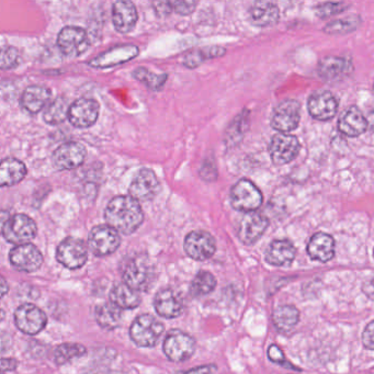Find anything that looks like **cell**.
Masks as SVG:
<instances>
[{
  "instance_id": "obj_25",
  "label": "cell",
  "mask_w": 374,
  "mask_h": 374,
  "mask_svg": "<svg viewBox=\"0 0 374 374\" xmlns=\"http://www.w3.org/2000/svg\"><path fill=\"white\" fill-rule=\"evenodd\" d=\"M308 254L316 262H329L335 256V241L328 234H314L308 245Z\"/></svg>"
},
{
  "instance_id": "obj_45",
  "label": "cell",
  "mask_w": 374,
  "mask_h": 374,
  "mask_svg": "<svg viewBox=\"0 0 374 374\" xmlns=\"http://www.w3.org/2000/svg\"><path fill=\"white\" fill-rule=\"evenodd\" d=\"M154 6L155 11L159 17H165L170 15L174 9H172V1H158V3H153Z\"/></svg>"
},
{
  "instance_id": "obj_32",
  "label": "cell",
  "mask_w": 374,
  "mask_h": 374,
  "mask_svg": "<svg viewBox=\"0 0 374 374\" xmlns=\"http://www.w3.org/2000/svg\"><path fill=\"white\" fill-rule=\"evenodd\" d=\"M272 318L278 331L285 333L291 331L299 323L300 312L292 305H281L274 310Z\"/></svg>"
},
{
  "instance_id": "obj_7",
  "label": "cell",
  "mask_w": 374,
  "mask_h": 374,
  "mask_svg": "<svg viewBox=\"0 0 374 374\" xmlns=\"http://www.w3.org/2000/svg\"><path fill=\"white\" fill-rule=\"evenodd\" d=\"M231 204L241 212H256L262 204V195L254 182L247 179L236 182L231 190Z\"/></svg>"
},
{
  "instance_id": "obj_34",
  "label": "cell",
  "mask_w": 374,
  "mask_h": 374,
  "mask_svg": "<svg viewBox=\"0 0 374 374\" xmlns=\"http://www.w3.org/2000/svg\"><path fill=\"white\" fill-rule=\"evenodd\" d=\"M87 352L80 343H66L57 347L53 354V360L57 366H64L75 359L80 358Z\"/></svg>"
},
{
  "instance_id": "obj_20",
  "label": "cell",
  "mask_w": 374,
  "mask_h": 374,
  "mask_svg": "<svg viewBox=\"0 0 374 374\" xmlns=\"http://www.w3.org/2000/svg\"><path fill=\"white\" fill-rule=\"evenodd\" d=\"M137 55H139V47L135 45H132V44L117 45L91 59L89 65L96 68H108V67L117 66V65L128 62Z\"/></svg>"
},
{
  "instance_id": "obj_2",
  "label": "cell",
  "mask_w": 374,
  "mask_h": 374,
  "mask_svg": "<svg viewBox=\"0 0 374 374\" xmlns=\"http://www.w3.org/2000/svg\"><path fill=\"white\" fill-rule=\"evenodd\" d=\"M124 283L135 290L137 292L145 291L151 287L154 280V267L149 257L139 255L126 262L122 272Z\"/></svg>"
},
{
  "instance_id": "obj_31",
  "label": "cell",
  "mask_w": 374,
  "mask_h": 374,
  "mask_svg": "<svg viewBox=\"0 0 374 374\" xmlns=\"http://www.w3.org/2000/svg\"><path fill=\"white\" fill-rule=\"evenodd\" d=\"M122 318L121 308L113 303H103L96 308V320L103 329L113 331L119 327Z\"/></svg>"
},
{
  "instance_id": "obj_3",
  "label": "cell",
  "mask_w": 374,
  "mask_h": 374,
  "mask_svg": "<svg viewBox=\"0 0 374 374\" xmlns=\"http://www.w3.org/2000/svg\"><path fill=\"white\" fill-rule=\"evenodd\" d=\"M3 239L17 246L29 244L36 236V222L26 214H15L3 220L1 227Z\"/></svg>"
},
{
  "instance_id": "obj_33",
  "label": "cell",
  "mask_w": 374,
  "mask_h": 374,
  "mask_svg": "<svg viewBox=\"0 0 374 374\" xmlns=\"http://www.w3.org/2000/svg\"><path fill=\"white\" fill-rule=\"evenodd\" d=\"M70 105L67 103L66 99L59 97L57 98L53 103L47 105V108L44 111L43 120L47 124L57 126L61 124L68 118Z\"/></svg>"
},
{
  "instance_id": "obj_18",
  "label": "cell",
  "mask_w": 374,
  "mask_h": 374,
  "mask_svg": "<svg viewBox=\"0 0 374 374\" xmlns=\"http://www.w3.org/2000/svg\"><path fill=\"white\" fill-rule=\"evenodd\" d=\"M308 112L315 120L328 121L333 119L338 110V101L327 90H318L311 95L308 103Z\"/></svg>"
},
{
  "instance_id": "obj_48",
  "label": "cell",
  "mask_w": 374,
  "mask_h": 374,
  "mask_svg": "<svg viewBox=\"0 0 374 374\" xmlns=\"http://www.w3.org/2000/svg\"><path fill=\"white\" fill-rule=\"evenodd\" d=\"M366 120H368L369 128H371L372 131H374V111L373 112H370L369 117Z\"/></svg>"
},
{
  "instance_id": "obj_24",
  "label": "cell",
  "mask_w": 374,
  "mask_h": 374,
  "mask_svg": "<svg viewBox=\"0 0 374 374\" xmlns=\"http://www.w3.org/2000/svg\"><path fill=\"white\" fill-rule=\"evenodd\" d=\"M295 247L287 239L272 241L267 249L266 262L274 267H287L295 258Z\"/></svg>"
},
{
  "instance_id": "obj_39",
  "label": "cell",
  "mask_w": 374,
  "mask_h": 374,
  "mask_svg": "<svg viewBox=\"0 0 374 374\" xmlns=\"http://www.w3.org/2000/svg\"><path fill=\"white\" fill-rule=\"evenodd\" d=\"M19 64V51L16 47H6L1 51L0 65L3 70H11Z\"/></svg>"
},
{
  "instance_id": "obj_5",
  "label": "cell",
  "mask_w": 374,
  "mask_h": 374,
  "mask_svg": "<svg viewBox=\"0 0 374 374\" xmlns=\"http://www.w3.org/2000/svg\"><path fill=\"white\" fill-rule=\"evenodd\" d=\"M163 349L170 361H187L195 354V341L193 336L185 331L172 329L167 334Z\"/></svg>"
},
{
  "instance_id": "obj_14",
  "label": "cell",
  "mask_w": 374,
  "mask_h": 374,
  "mask_svg": "<svg viewBox=\"0 0 374 374\" xmlns=\"http://www.w3.org/2000/svg\"><path fill=\"white\" fill-rule=\"evenodd\" d=\"M160 184L153 170L143 168L140 170L128 188L130 197L139 202L151 201L158 195Z\"/></svg>"
},
{
  "instance_id": "obj_11",
  "label": "cell",
  "mask_w": 374,
  "mask_h": 374,
  "mask_svg": "<svg viewBox=\"0 0 374 374\" xmlns=\"http://www.w3.org/2000/svg\"><path fill=\"white\" fill-rule=\"evenodd\" d=\"M57 47L66 57H80L89 47L87 32L80 27H65L57 36Z\"/></svg>"
},
{
  "instance_id": "obj_47",
  "label": "cell",
  "mask_w": 374,
  "mask_h": 374,
  "mask_svg": "<svg viewBox=\"0 0 374 374\" xmlns=\"http://www.w3.org/2000/svg\"><path fill=\"white\" fill-rule=\"evenodd\" d=\"M17 366H18V362L15 359L3 358L1 360V370H3V373L6 371H13V370L16 369Z\"/></svg>"
},
{
  "instance_id": "obj_40",
  "label": "cell",
  "mask_w": 374,
  "mask_h": 374,
  "mask_svg": "<svg viewBox=\"0 0 374 374\" xmlns=\"http://www.w3.org/2000/svg\"><path fill=\"white\" fill-rule=\"evenodd\" d=\"M347 5L345 3H324L316 7L315 13L320 18L325 19L327 17L335 16L337 13H343Z\"/></svg>"
},
{
  "instance_id": "obj_17",
  "label": "cell",
  "mask_w": 374,
  "mask_h": 374,
  "mask_svg": "<svg viewBox=\"0 0 374 374\" xmlns=\"http://www.w3.org/2000/svg\"><path fill=\"white\" fill-rule=\"evenodd\" d=\"M268 225L269 220L262 213H246L239 222V239L245 245H253L264 235Z\"/></svg>"
},
{
  "instance_id": "obj_42",
  "label": "cell",
  "mask_w": 374,
  "mask_h": 374,
  "mask_svg": "<svg viewBox=\"0 0 374 374\" xmlns=\"http://www.w3.org/2000/svg\"><path fill=\"white\" fill-rule=\"evenodd\" d=\"M172 9L182 16L193 13L197 7V3H193V1H172Z\"/></svg>"
},
{
  "instance_id": "obj_30",
  "label": "cell",
  "mask_w": 374,
  "mask_h": 374,
  "mask_svg": "<svg viewBox=\"0 0 374 374\" xmlns=\"http://www.w3.org/2000/svg\"><path fill=\"white\" fill-rule=\"evenodd\" d=\"M110 301L121 310H132L141 304V295L126 283H118L111 290Z\"/></svg>"
},
{
  "instance_id": "obj_29",
  "label": "cell",
  "mask_w": 374,
  "mask_h": 374,
  "mask_svg": "<svg viewBox=\"0 0 374 374\" xmlns=\"http://www.w3.org/2000/svg\"><path fill=\"white\" fill-rule=\"evenodd\" d=\"M279 15V8L272 3L259 1L249 9V17L253 24L262 28L277 24Z\"/></svg>"
},
{
  "instance_id": "obj_23",
  "label": "cell",
  "mask_w": 374,
  "mask_h": 374,
  "mask_svg": "<svg viewBox=\"0 0 374 374\" xmlns=\"http://www.w3.org/2000/svg\"><path fill=\"white\" fill-rule=\"evenodd\" d=\"M368 128V120L357 107L346 109L339 118L338 130L349 137L361 135Z\"/></svg>"
},
{
  "instance_id": "obj_28",
  "label": "cell",
  "mask_w": 374,
  "mask_h": 374,
  "mask_svg": "<svg viewBox=\"0 0 374 374\" xmlns=\"http://www.w3.org/2000/svg\"><path fill=\"white\" fill-rule=\"evenodd\" d=\"M26 165L16 158H5L0 164V185L10 187L17 185L27 176Z\"/></svg>"
},
{
  "instance_id": "obj_38",
  "label": "cell",
  "mask_w": 374,
  "mask_h": 374,
  "mask_svg": "<svg viewBox=\"0 0 374 374\" xmlns=\"http://www.w3.org/2000/svg\"><path fill=\"white\" fill-rule=\"evenodd\" d=\"M133 76L136 80L144 82L151 90L160 89L167 80L166 74L156 75L154 73L149 72V70L144 68V67L136 68L135 72L133 73Z\"/></svg>"
},
{
  "instance_id": "obj_49",
  "label": "cell",
  "mask_w": 374,
  "mask_h": 374,
  "mask_svg": "<svg viewBox=\"0 0 374 374\" xmlns=\"http://www.w3.org/2000/svg\"><path fill=\"white\" fill-rule=\"evenodd\" d=\"M1 282H3V285H1V287H3V290H1V293H3V295H6V293H7V290H8V285H7V282H6L5 278H3L1 279Z\"/></svg>"
},
{
  "instance_id": "obj_27",
  "label": "cell",
  "mask_w": 374,
  "mask_h": 374,
  "mask_svg": "<svg viewBox=\"0 0 374 374\" xmlns=\"http://www.w3.org/2000/svg\"><path fill=\"white\" fill-rule=\"evenodd\" d=\"M351 70H352V65L348 59H343V57H325L318 64L320 76L328 82L341 80Z\"/></svg>"
},
{
  "instance_id": "obj_19",
  "label": "cell",
  "mask_w": 374,
  "mask_h": 374,
  "mask_svg": "<svg viewBox=\"0 0 374 374\" xmlns=\"http://www.w3.org/2000/svg\"><path fill=\"white\" fill-rule=\"evenodd\" d=\"M86 158V149L76 142L62 144L55 149L53 162L59 170H70L77 168Z\"/></svg>"
},
{
  "instance_id": "obj_12",
  "label": "cell",
  "mask_w": 374,
  "mask_h": 374,
  "mask_svg": "<svg viewBox=\"0 0 374 374\" xmlns=\"http://www.w3.org/2000/svg\"><path fill=\"white\" fill-rule=\"evenodd\" d=\"M301 105L297 100L282 101L272 112L271 126L276 131L287 134L300 124Z\"/></svg>"
},
{
  "instance_id": "obj_13",
  "label": "cell",
  "mask_w": 374,
  "mask_h": 374,
  "mask_svg": "<svg viewBox=\"0 0 374 374\" xmlns=\"http://www.w3.org/2000/svg\"><path fill=\"white\" fill-rule=\"evenodd\" d=\"M184 248L190 258L204 262L216 254V241L208 232L193 231L186 237Z\"/></svg>"
},
{
  "instance_id": "obj_22",
  "label": "cell",
  "mask_w": 374,
  "mask_h": 374,
  "mask_svg": "<svg viewBox=\"0 0 374 374\" xmlns=\"http://www.w3.org/2000/svg\"><path fill=\"white\" fill-rule=\"evenodd\" d=\"M137 10L131 1H116L112 6V21L117 31L120 33H128L133 30L137 22Z\"/></svg>"
},
{
  "instance_id": "obj_8",
  "label": "cell",
  "mask_w": 374,
  "mask_h": 374,
  "mask_svg": "<svg viewBox=\"0 0 374 374\" xmlns=\"http://www.w3.org/2000/svg\"><path fill=\"white\" fill-rule=\"evenodd\" d=\"M57 259L67 269H80L88 260L87 245L82 239L67 237L57 247Z\"/></svg>"
},
{
  "instance_id": "obj_1",
  "label": "cell",
  "mask_w": 374,
  "mask_h": 374,
  "mask_svg": "<svg viewBox=\"0 0 374 374\" xmlns=\"http://www.w3.org/2000/svg\"><path fill=\"white\" fill-rule=\"evenodd\" d=\"M105 222L119 233L130 235L139 230L144 213L139 201L130 195L113 197L105 211Z\"/></svg>"
},
{
  "instance_id": "obj_36",
  "label": "cell",
  "mask_w": 374,
  "mask_h": 374,
  "mask_svg": "<svg viewBox=\"0 0 374 374\" xmlns=\"http://www.w3.org/2000/svg\"><path fill=\"white\" fill-rule=\"evenodd\" d=\"M216 287V279L211 272L200 271L193 278L190 285V293L193 297L208 295Z\"/></svg>"
},
{
  "instance_id": "obj_35",
  "label": "cell",
  "mask_w": 374,
  "mask_h": 374,
  "mask_svg": "<svg viewBox=\"0 0 374 374\" xmlns=\"http://www.w3.org/2000/svg\"><path fill=\"white\" fill-rule=\"evenodd\" d=\"M226 50L220 47H204V49L195 50L190 52L184 59V65L189 68H195L199 65L202 64L207 59H216V57H223Z\"/></svg>"
},
{
  "instance_id": "obj_16",
  "label": "cell",
  "mask_w": 374,
  "mask_h": 374,
  "mask_svg": "<svg viewBox=\"0 0 374 374\" xmlns=\"http://www.w3.org/2000/svg\"><path fill=\"white\" fill-rule=\"evenodd\" d=\"M9 260L16 269L22 272L36 271L44 262L41 251L32 244H24L11 249Z\"/></svg>"
},
{
  "instance_id": "obj_43",
  "label": "cell",
  "mask_w": 374,
  "mask_h": 374,
  "mask_svg": "<svg viewBox=\"0 0 374 374\" xmlns=\"http://www.w3.org/2000/svg\"><path fill=\"white\" fill-rule=\"evenodd\" d=\"M362 343L366 349L374 350V320L368 324L362 334Z\"/></svg>"
},
{
  "instance_id": "obj_26",
  "label": "cell",
  "mask_w": 374,
  "mask_h": 374,
  "mask_svg": "<svg viewBox=\"0 0 374 374\" xmlns=\"http://www.w3.org/2000/svg\"><path fill=\"white\" fill-rule=\"evenodd\" d=\"M51 90L43 86H29L21 96V105L27 112L36 114L51 100Z\"/></svg>"
},
{
  "instance_id": "obj_6",
  "label": "cell",
  "mask_w": 374,
  "mask_h": 374,
  "mask_svg": "<svg viewBox=\"0 0 374 374\" xmlns=\"http://www.w3.org/2000/svg\"><path fill=\"white\" fill-rule=\"evenodd\" d=\"M120 245V233L108 224L95 226L88 236V247L97 257L112 255Z\"/></svg>"
},
{
  "instance_id": "obj_50",
  "label": "cell",
  "mask_w": 374,
  "mask_h": 374,
  "mask_svg": "<svg viewBox=\"0 0 374 374\" xmlns=\"http://www.w3.org/2000/svg\"><path fill=\"white\" fill-rule=\"evenodd\" d=\"M373 255H374V251H373Z\"/></svg>"
},
{
  "instance_id": "obj_44",
  "label": "cell",
  "mask_w": 374,
  "mask_h": 374,
  "mask_svg": "<svg viewBox=\"0 0 374 374\" xmlns=\"http://www.w3.org/2000/svg\"><path fill=\"white\" fill-rule=\"evenodd\" d=\"M218 370L216 364H207V366H197L193 369L185 370V371H178L176 374H214Z\"/></svg>"
},
{
  "instance_id": "obj_46",
  "label": "cell",
  "mask_w": 374,
  "mask_h": 374,
  "mask_svg": "<svg viewBox=\"0 0 374 374\" xmlns=\"http://www.w3.org/2000/svg\"><path fill=\"white\" fill-rule=\"evenodd\" d=\"M362 292L369 297L370 300L374 301V277L364 282Z\"/></svg>"
},
{
  "instance_id": "obj_15",
  "label": "cell",
  "mask_w": 374,
  "mask_h": 374,
  "mask_svg": "<svg viewBox=\"0 0 374 374\" xmlns=\"http://www.w3.org/2000/svg\"><path fill=\"white\" fill-rule=\"evenodd\" d=\"M99 110V103L95 99L80 98L70 105L68 120L75 128H87L97 122Z\"/></svg>"
},
{
  "instance_id": "obj_9",
  "label": "cell",
  "mask_w": 374,
  "mask_h": 374,
  "mask_svg": "<svg viewBox=\"0 0 374 374\" xmlns=\"http://www.w3.org/2000/svg\"><path fill=\"white\" fill-rule=\"evenodd\" d=\"M15 323L19 331L26 335L34 336L41 333L47 326V314L36 305L26 303L17 308Z\"/></svg>"
},
{
  "instance_id": "obj_10",
  "label": "cell",
  "mask_w": 374,
  "mask_h": 374,
  "mask_svg": "<svg viewBox=\"0 0 374 374\" xmlns=\"http://www.w3.org/2000/svg\"><path fill=\"white\" fill-rule=\"evenodd\" d=\"M300 149L297 137L285 133L276 134L269 145L270 156L276 166H283L294 160Z\"/></svg>"
},
{
  "instance_id": "obj_21",
  "label": "cell",
  "mask_w": 374,
  "mask_h": 374,
  "mask_svg": "<svg viewBox=\"0 0 374 374\" xmlns=\"http://www.w3.org/2000/svg\"><path fill=\"white\" fill-rule=\"evenodd\" d=\"M154 308L157 314L167 320L178 317L184 311L181 297L172 289L160 290L154 299Z\"/></svg>"
},
{
  "instance_id": "obj_4",
  "label": "cell",
  "mask_w": 374,
  "mask_h": 374,
  "mask_svg": "<svg viewBox=\"0 0 374 374\" xmlns=\"http://www.w3.org/2000/svg\"><path fill=\"white\" fill-rule=\"evenodd\" d=\"M164 331V325L154 316L143 314L136 317L132 323L130 336L137 346L149 348V347H154L158 343Z\"/></svg>"
},
{
  "instance_id": "obj_41",
  "label": "cell",
  "mask_w": 374,
  "mask_h": 374,
  "mask_svg": "<svg viewBox=\"0 0 374 374\" xmlns=\"http://www.w3.org/2000/svg\"><path fill=\"white\" fill-rule=\"evenodd\" d=\"M268 357H269L270 360L274 364H280V366H285L287 369L292 370H299L297 368H295L294 366H292V364H290L285 359V354L282 352L281 349L277 346V345H271L268 349Z\"/></svg>"
},
{
  "instance_id": "obj_37",
  "label": "cell",
  "mask_w": 374,
  "mask_h": 374,
  "mask_svg": "<svg viewBox=\"0 0 374 374\" xmlns=\"http://www.w3.org/2000/svg\"><path fill=\"white\" fill-rule=\"evenodd\" d=\"M360 19L357 16H349L348 18L338 19L328 24L324 31L329 34H346L358 28Z\"/></svg>"
}]
</instances>
